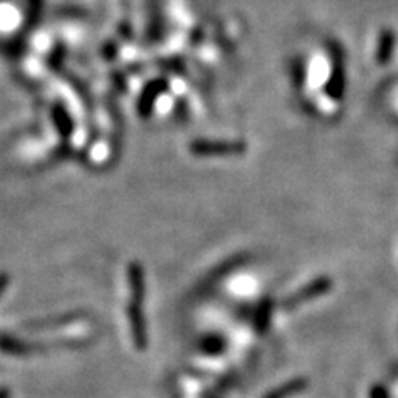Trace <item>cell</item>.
<instances>
[{
	"instance_id": "1",
	"label": "cell",
	"mask_w": 398,
	"mask_h": 398,
	"mask_svg": "<svg viewBox=\"0 0 398 398\" xmlns=\"http://www.w3.org/2000/svg\"><path fill=\"white\" fill-rule=\"evenodd\" d=\"M332 289H334V281L330 277H317V279L309 282L307 285L300 287L297 293H294L290 297H287L282 305H284V309H287V311H293V309H297L299 305L309 302V300L322 297V295L330 293Z\"/></svg>"
},
{
	"instance_id": "2",
	"label": "cell",
	"mask_w": 398,
	"mask_h": 398,
	"mask_svg": "<svg viewBox=\"0 0 398 398\" xmlns=\"http://www.w3.org/2000/svg\"><path fill=\"white\" fill-rule=\"evenodd\" d=\"M191 151L196 156H233L246 151L244 143L239 141H196L193 143Z\"/></svg>"
},
{
	"instance_id": "3",
	"label": "cell",
	"mask_w": 398,
	"mask_h": 398,
	"mask_svg": "<svg viewBox=\"0 0 398 398\" xmlns=\"http://www.w3.org/2000/svg\"><path fill=\"white\" fill-rule=\"evenodd\" d=\"M127 316H128V323L129 330H131V339L135 342V347L138 350H145L148 347V327H146V319L143 314L141 304L131 302L129 300L127 307Z\"/></svg>"
},
{
	"instance_id": "4",
	"label": "cell",
	"mask_w": 398,
	"mask_h": 398,
	"mask_svg": "<svg viewBox=\"0 0 398 398\" xmlns=\"http://www.w3.org/2000/svg\"><path fill=\"white\" fill-rule=\"evenodd\" d=\"M128 287L129 295H131V302L143 304L146 297V282H145V272L140 262H129L128 266Z\"/></svg>"
},
{
	"instance_id": "5",
	"label": "cell",
	"mask_w": 398,
	"mask_h": 398,
	"mask_svg": "<svg viewBox=\"0 0 398 398\" xmlns=\"http://www.w3.org/2000/svg\"><path fill=\"white\" fill-rule=\"evenodd\" d=\"M307 385H309L307 378H304V377L293 378V380L282 383L281 387L271 390L264 398H290V397L297 395V393L300 392H304L305 388H307Z\"/></svg>"
},
{
	"instance_id": "6",
	"label": "cell",
	"mask_w": 398,
	"mask_h": 398,
	"mask_svg": "<svg viewBox=\"0 0 398 398\" xmlns=\"http://www.w3.org/2000/svg\"><path fill=\"white\" fill-rule=\"evenodd\" d=\"M0 350L11 355H25L30 352V347L25 342L12 339V337H0Z\"/></svg>"
},
{
	"instance_id": "7",
	"label": "cell",
	"mask_w": 398,
	"mask_h": 398,
	"mask_svg": "<svg viewBox=\"0 0 398 398\" xmlns=\"http://www.w3.org/2000/svg\"><path fill=\"white\" fill-rule=\"evenodd\" d=\"M269 319H271V304L269 302L261 304V307L257 309L256 321H254V327H256L259 334H262V332L267 328V326H269Z\"/></svg>"
},
{
	"instance_id": "8",
	"label": "cell",
	"mask_w": 398,
	"mask_h": 398,
	"mask_svg": "<svg viewBox=\"0 0 398 398\" xmlns=\"http://www.w3.org/2000/svg\"><path fill=\"white\" fill-rule=\"evenodd\" d=\"M7 285H8V276L0 274V295L4 294V290L7 289Z\"/></svg>"
},
{
	"instance_id": "9",
	"label": "cell",
	"mask_w": 398,
	"mask_h": 398,
	"mask_svg": "<svg viewBox=\"0 0 398 398\" xmlns=\"http://www.w3.org/2000/svg\"><path fill=\"white\" fill-rule=\"evenodd\" d=\"M8 397H11L8 388H0V398H8Z\"/></svg>"
}]
</instances>
